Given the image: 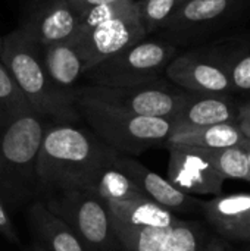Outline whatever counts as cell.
Here are the masks:
<instances>
[{
  "mask_svg": "<svg viewBox=\"0 0 250 251\" xmlns=\"http://www.w3.org/2000/svg\"><path fill=\"white\" fill-rule=\"evenodd\" d=\"M118 151L90 128L50 122L37 159L38 194L43 199L71 190H90L99 171Z\"/></svg>",
  "mask_w": 250,
  "mask_h": 251,
  "instance_id": "obj_1",
  "label": "cell"
},
{
  "mask_svg": "<svg viewBox=\"0 0 250 251\" xmlns=\"http://www.w3.org/2000/svg\"><path fill=\"white\" fill-rule=\"evenodd\" d=\"M0 60L4 63L29 106L53 124H77L81 116L75 106V91L60 90L50 79L41 46L21 26L3 37Z\"/></svg>",
  "mask_w": 250,
  "mask_h": 251,
  "instance_id": "obj_2",
  "label": "cell"
},
{
  "mask_svg": "<svg viewBox=\"0 0 250 251\" xmlns=\"http://www.w3.org/2000/svg\"><path fill=\"white\" fill-rule=\"evenodd\" d=\"M50 121L35 110H25L0 131V199L19 207L38 194L37 159Z\"/></svg>",
  "mask_w": 250,
  "mask_h": 251,
  "instance_id": "obj_3",
  "label": "cell"
},
{
  "mask_svg": "<svg viewBox=\"0 0 250 251\" xmlns=\"http://www.w3.org/2000/svg\"><path fill=\"white\" fill-rule=\"evenodd\" d=\"M75 106L88 128L112 150L139 156L165 144L175 129L174 119L133 115L75 91Z\"/></svg>",
  "mask_w": 250,
  "mask_h": 251,
  "instance_id": "obj_4",
  "label": "cell"
},
{
  "mask_svg": "<svg viewBox=\"0 0 250 251\" xmlns=\"http://www.w3.org/2000/svg\"><path fill=\"white\" fill-rule=\"evenodd\" d=\"M60 219L85 251L121 250L106 203L90 190H71L41 200Z\"/></svg>",
  "mask_w": 250,
  "mask_h": 251,
  "instance_id": "obj_5",
  "label": "cell"
},
{
  "mask_svg": "<svg viewBox=\"0 0 250 251\" xmlns=\"http://www.w3.org/2000/svg\"><path fill=\"white\" fill-rule=\"evenodd\" d=\"M177 49L162 41L141 40L84 72L90 85L133 87L159 81Z\"/></svg>",
  "mask_w": 250,
  "mask_h": 251,
  "instance_id": "obj_6",
  "label": "cell"
},
{
  "mask_svg": "<svg viewBox=\"0 0 250 251\" xmlns=\"http://www.w3.org/2000/svg\"><path fill=\"white\" fill-rule=\"evenodd\" d=\"M75 91L133 115L165 119H174L190 94L174 90L161 81L133 87L84 85Z\"/></svg>",
  "mask_w": 250,
  "mask_h": 251,
  "instance_id": "obj_7",
  "label": "cell"
},
{
  "mask_svg": "<svg viewBox=\"0 0 250 251\" xmlns=\"http://www.w3.org/2000/svg\"><path fill=\"white\" fill-rule=\"evenodd\" d=\"M146 35L147 32L140 19L137 6L122 16L106 21L84 34L75 32L72 37L77 41V50L85 72L127 47L144 40Z\"/></svg>",
  "mask_w": 250,
  "mask_h": 251,
  "instance_id": "obj_8",
  "label": "cell"
},
{
  "mask_svg": "<svg viewBox=\"0 0 250 251\" xmlns=\"http://www.w3.org/2000/svg\"><path fill=\"white\" fill-rule=\"evenodd\" d=\"M168 162V181L189 196H215L222 191L224 178L214 168L205 149L172 146Z\"/></svg>",
  "mask_w": 250,
  "mask_h": 251,
  "instance_id": "obj_9",
  "label": "cell"
},
{
  "mask_svg": "<svg viewBox=\"0 0 250 251\" xmlns=\"http://www.w3.org/2000/svg\"><path fill=\"white\" fill-rule=\"evenodd\" d=\"M165 72L174 84L193 94L225 96L233 90L224 63L194 51L175 56Z\"/></svg>",
  "mask_w": 250,
  "mask_h": 251,
  "instance_id": "obj_10",
  "label": "cell"
},
{
  "mask_svg": "<svg viewBox=\"0 0 250 251\" xmlns=\"http://www.w3.org/2000/svg\"><path fill=\"white\" fill-rule=\"evenodd\" d=\"M78 24L80 16L69 0H32L19 26L43 47L71 38Z\"/></svg>",
  "mask_w": 250,
  "mask_h": 251,
  "instance_id": "obj_11",
  "label": "cell"
},
{
  "mask_svg": "<svg viewBox=\"0 0 250 251\" xmlns=\"http://www.w3.org/2000/svg\"><path fill=\"white\" fill-rule=\"evenodd\" d=\"M115 163L122 172L127 174V176L137 185V188L143 193L146 199L155 201L156 204L168 209L172 213H187L202 204L192 196L175 188L167 178L141 165L133 156L118 153L115 157Z\"/></svg>",
  "mask_w": 250,
  "mask_h": 251,
  "instance_id": "obj_12",
  "label": "cell"
},
{
  "mask_svg": "<svg viewBox=\"0 0 250 251\" xmlns=\"http://www.w3.org/2000/svg\"><path fill=\"white\" fill-rule=\"evenodd\" d=\"M239 121V110L234 103L221 94H193L174 118L175 129L203 128L220 124H234Z\"/></svg>",
  "mask_w": 250,
  "mask_h": 251,
  "instance_id": "obj_13",
  "label": "cell"
},
{
  "mask_svg": "<svg viewBox=\"0 0 250 251\" xmlns=\"http://www.w3.org/2000/svg\"><path fill=\"white\" fill-rule=\"evenodd\" d=\"M41 60L55 85L68 93H74L77 90L75 85L81 75H84V66L74 37L43 46Z\"/></svg>",
  "mask_w": 250,
  "mask_h": 251,
  "instance_id": "obj_14",
  "label": "cell"
},
{
  "mask_svg": "<svg viewBox=\"0 0 250 251\" xmlns=\"http://www.w3.org/2000/svg\"><path fill=\"white\" fill-rule=\"evenodd\" d=\"M106 206L112 221L133 228H172L180 221L175 213L149 199L106 203Z\"/></svg>",
  "mask_w": 250,
  "mask_h": 251,
  "instance_id": "obj_15",
  "label": "cell"
},
{
  "mask_svg": "<svg viewBox=\"0 0 250 251\" xmlns=\"http://www.w3.org/2000/svg\"><path fill=\"white\" fill-rule=\"evenodd\" d=\"M28 218L37 241L49 251H85L71 229L55 215H52L41 200L31 204Z\"/></svg>",
  "mask_w": 250,
  "mask_h": 251,
  "instance_id": "obj_16",
  "label": "cell"
},
{
  "mask_svg": "<svg viewBox=\"0 0 250 251\" xmlns=\"http://www.w3.org/2000/svg\"><path fill=\"white\" fill-rule=\"evenodd\" d=\"M245 140V134L236 124H220L203 128H189L178 129L171 134L167 147L172 146H184V147H196L205 150H220L236 147Z\"/></svg>",
  "mask_w": 250,
  "mask_h": 251,
  "instance_id": "obj_17",
  "label": "cell"
},
{
  "mask_svg": "<svg viewBox=\"0 0 250 251\" xmlns=\"http://www.w3.org/2000/svg\"><path fill=\"white\" fill-rule=\"evenodd\" d=\"M116 154L99 171L90 191L94 193L105 203H121L146 199L143 193L137 188V185L127 176V174L116 166Z\"/></svg>",
  "mask_w": 250,
  "mask_h": 251,
  "instance_id": "obj_18",
  "label": "cell"
},
{
  "mask_svg": "<svg viewBox=\"0 0 250 251\" xmlns=\"http://www.w3.org/2000/svg\"><path fill=\"white\" fill-rule=\"evenodd\" d=\"M208 221L224 235L250 221V194L217 197L202 203Z\"/></svg>",
  "mask_w": 250,
  "mask_h": 251,
  "instance_id": "obj_19",
  "label": "cell"
},
{
  "mask_svg": "<svg viewBox=\"0 0 250 251\" xmlns=\"http://www.w3.org/2000/svg\"><path fill=\"white\" fill-rule=\"evenodd\" d=\"M240 0H184L168 26L174 31L193 29L224 16Z\"/></svg>",
  "mask_w": 250,
  "mask_h": 251,
  "instance_id": "obj_20",
  "label": "cell"
},
{
  "mask_svg": "<svg viewBox=\"0 0 250 251\" xmlns=\"http://www.w3.org/2000/svg\"><path fill=\"white\" fill-rule=\"evenodd\" d=\"M113 229L122 251H165L172 228H133L115 222Z\"/></svg>",
  "mask_w": 250,
  "mask_h": 251,
  "instance_id": "obj_21",
  "label": "cell"
},
{
  "mask_svg": "<svg viewBox=\"0 0 250 251\" xmlns=\"http://www.w3.org/2000/svg\"><path fill=\"white\" fill-rule=\"evenodd\" d=\"M31 109L32 107L19 90L16 81L0 60V131L16 115Z\"/></svg>",
  "mask_w": 250,
  "mask_h": 251,
  "instance_id": "obj_22",
  "label": "cell"
},
{
  "mask_svg": "<svg viewBox=\"0 0 250 251\" xmlns=\"http://www.w3.org/2000/svg\"><path fill=\"white\" fill-rule=\"evenodd\" d=\"M206 153L214 168L224 179H243L250 182L248 153L240 146L220 150H206Z\"/></svg>",
  "mask_w": 250,
  "mask_h": 251,
  "instance_id": "obj_23",
  "label": "cell"
},
{
  "mask_svg": "<svg viewBox=\"0 0 250 251\" xmlns=\"http://www.w3.org/2000/svg\"><path fill=\"white\" fill-rule=\"evenodd\" d=\"M184 0H139V13L147 34L167 28Z\"/></svg>",
  "mask_w": 250,
  "mask_h": 251,
  "instance_id": "obj_24",
  "label": "cell"
},
{
  "mask_svg": "<svg viewBox=\"0 0 250 251\" xmlns=\"http://www.w3.org/2000/svg\"><path fill=\"white\" fill-rule=\"evenodd\" d=\"M205 232L199 224L178 221L165 251H203Z\"/></svg>",
  "mask_w": 250,
  "mask_h": 251,
  "instance_id": "obj_25",
  "label": "cell"
},
{
  "mask_svg": "<svg viewBox=\"0 0 250 251\" xmlns=\"http://www.w3.org/2000/svg\"><path fill=\"white\" fill-rule=\"evenodd\" d=\"M136 7H137V1H134V0H121V1H115L111 4L96 7V9L90 10L88 13H85L80 19L78 28L75 32L84 34V32L90 31L91 28H94V26H97L106 21H111L113 18L122 16V15L134 10Z\"/></svg>",
  "mask_w": 250,
  "mask_h": 251,
  "instance_id": "obj_26",
  "label": "cell"
},
{
  "mask_svg": "<svg viewBox=\"0 0 250 251\" xmlns=\"http://www.w3.org/2000/svg\"><path fill=\"white\" fill-rule=\"evenodd\" d=\"M221 62L230 76L233 90L250 91V53H242Z\"/></svg>",
  "mask_w": 250,
  "mask_h": 251,
  "instance_id": "obj_27",
  "label": "cell"
},
{
  "mask_svg": "<svg viewBox=\"0 0 250 251\" xmlns=\"http://www.w3.org/2000/svg\"><path fill=\"white\" fill-rule=\"evenodd\" d=\"M0 235H3L7 241L13 243V244H19V238L18 234L15 231V226L7 215L6 206L0 199Z\"/></svg>",
  "mask_w": 250,
  "mask_h": 251,
  "instance_id": "obj_28",
  "label": "cell"
},
{
  "mask_svg": "<svg viewBox=\"0 0 250 251\" xmlns=\"http://www.w3.org/2000/svg\"><path fill=\"white\" fill-rule=\"evenodd\" d=\"M115 1H121V0H69V4L81 19L90 10L100 7V6H105V4L115 3Z\"/></svg>",
  "mask_w": 250,
  "mask_h": 251,
  "instance_id": "obj_29",
  "label": "cell"
},
{
  "mask_svg": "<svg viewBox=\"0 0 250 251\" xmlns=\"http://www.w3.org/2000/svg\"><path fill=\"white\" fill-rule=\"evenodd\" d=\"M227 237H231V238H237V240H242V241H250V221L237 226L236 229H233Z\"/></svg>",
  "mask_w": 250,
  "mask_h": 251,
  "instance_id": "obj_30",
  "label": "cell"
},
{
  "mask_svg": "<svg viewBox=\"0 0 250 251\" xmlns=\"http://www.w3.org/2000/svg\"><path fill=\"white\" fill-rule=\"evenodd\" d=\"M239 128L246 138H250V116H239Z\"/></svg>",
  "mask_w": 250,
  "mask_h": 251,
  "instance_id": "obj_31",
  "label": "cell"
},
{
  "mask_svg": "<svg viewBox=\"0 0 250 251\" xmlns=\"http://www.w3.org/2000/svg\"><path fill=\"white\" fill-rule=\"evenodd\" d=\"M203 251H227V250H225V247H224L222 244H220L218 241H215V240H206V241H205Z\"/></svg>",
  "mask_w": 250,
  "mask_h": 251,
  "instance_id": "obj_32",
  "label": "cell"
},
{
  "mask_svg": "<svg viewBox=\"0 0 250 251\" xmlns=\"http://www.w3.org/2000/svg\"><path fill=\"white\" fill-rule=\"evenodd\" d=\"M246 153H248V162H249V176H250V146H249V143H248V140H246V137H245V140L239 144Z\"/></svg>",
  "mask_w": 250,
  "mask_h": 251,
  "instance_id": "obj_33",
  "label": "cell"
},
{
  "mask_svg": "<svg viewBox=\"0 0 250 251\" xmlns=\"http://www.w3.org/2000/svg\"><path fill=\"white\" fill-rule=\"evenodd\" d=\"M28 251H49L40 241H34L32 244H31V247L28 249Z\"/></svg>",
  "mask_w": 250,
  "mask_h": 251,
  "instance_id": "obj_34",
  "label": "cell"
},
{
  "mask_svg": "<svg viewBox=\"0 0 250 251\" xmlns=\"http://www.w3.org/2000/svg\"><path fill=\"white\" fill-rule=\"evenodd\" d=\"M239 116H250V101L239 109Z\"/></svg>",
  "mask_w": 250,
  "mask_h": 251,
  "instance_id": "obj_35",
  "label": "cell"
},
{
  "mask_svg": "<svg viewBox=\"0 0 250 251\" xmlns=\"http://www.w3.org/2000/svg\"><path fill=\"white\" fill-rule=\"evenodd\" d=\"M1 49H3V38H0V54H1Z\"/></svg>",
  "mask_w": 250,
  "mask_h": 251,
  "instance_id": "obj_36",
  "label": "cell"
},
{
  "mask_svg": "<svg viewBox=\"0 0 250 251\" xmlns=\"http://www.w3.org/2000/svg\"><path fill=\"white\" fill-rule=\"evenodd\" d=\"M248 140V143H249V146H250V138H246Z\"/></svg>",
  "mask_w": 250,
  "mask_h": 251,
  "instance_id": "obj_37",
  "label": "cell"
},
{
  "mask_svg": "<svg viewBox=\"0 0 250 251\" xmlns=\"http://www.w3.org/2000/svg\"><path fill=\"white\" fill-rule=\"evenodd\" d=\"M134 1H139V0H134Z\"/></svg>",
  "mask_w": 250,
  "mask_h": 251,
  "instance_id": "obj_38",
  "label": "cell"
}]
</instances>
